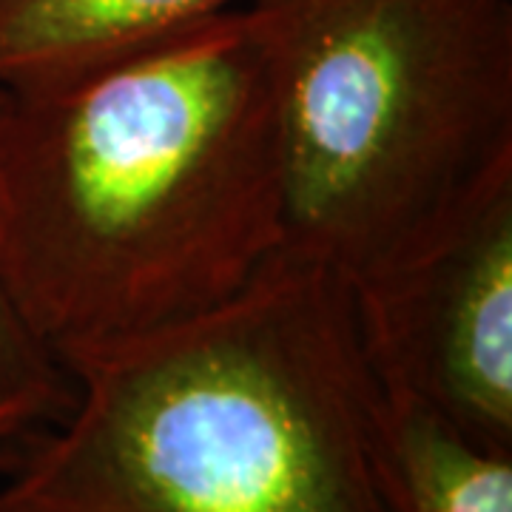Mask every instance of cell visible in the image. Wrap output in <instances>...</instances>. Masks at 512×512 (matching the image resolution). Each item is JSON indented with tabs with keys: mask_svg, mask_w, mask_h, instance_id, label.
<instances>
[{
	"mask_svg": "<svg viewBox=\"0 0 512 512\" xmlns=\"http://www.w3.org/2000/svg\"><path fill=\"white\" fill-rule=\"evenodd\" d=\"M276 94L285 254L353 282L512 163L510 0H245Z\"/></svg>",
	"mask_w": 512,
	"mask_h": 512,
	"instance_id": "3",
	"label": "cell"
},
{
	"mask_svg": "<svg viewBox=\"0 0 512 512\" xmlns=\"http://www.w3.org/2000/svg\"><path fill=\"white\" fill-rule=\"evenodd\" d=\"M0 512H393L345 276L279 254L217 311L69 359Z\"/></svg>",
	"mask_w": 512,
	"mask_h": 512,
	"instance_id": "2",
	"label": "cell"
},
{
	"mask_svg": "<svg viewBox=\"0 0 512 512\" xmlns=\"http://www.w3.org/2000/svg\"><path fill=\"white\" fill-rule=\"evenodd\" d=\"M348 285L379 390L512 450V163Z\"/></svg>",
	"mask_w": 512,
	"mask_h": 512,
	"instance_id": "4",
	"label": "cell"
},
{
	"mask_svg": "<svg viewBox=\"0 0 512 512\" xmlns=\"http://www.w3.org/2000/svg\"><path fill=\"white\" fill-rule=\"evenodd\" d=\"M239 0H0V89L92 69ZM245 3V0H242Z\"/></svg>",
	"mask_w": 512,
	"mask_h": 512,
	"instance_id": "5",
	"label": "cell"
},
{
	"mask_svg": "<svg viewBox=\"0 0 512 512\" xmlns=\"http://www.w3.org/2000/svg\"><path fill=\"white\" fill-rule=\"evenodd\" d=\"M69 396V373L37 342L0 276V458L26 433L55 419Z\"/></svg>",
	"mask_w": 512,
	"mask_h": 512,
	"instance_id": "7",
	"label": "cell"
},
{
	"mask_svg": "<svg viewBox=\"0 0 512 512\" xmlns=\"http://www.w3.org/2000/svg\"><path fill=\"white\" fill-rule=\"evenodd\" d=\"M379 447L393 512H512V450L470 439L424 404L382 390Z\"/></svg>",
	"mask_w": 512,
	"mask_h": 512,
	"instance_id": "6",
	"label": "cell"
},
{
	"mask_svg": "<svg viewBox=\"0 0 512 512\" xmlns=\"http://www.w3.org/2000/svg\"><path fill=\"white\" fill-rule=\"evenodd\" d=\"M279 254L276 94L245 6L0 97V276L60 365L217 311Z\"/></svg>",
	"mask_w": 512,
	"mask_h": 512,
	"instance_id": "1",
	"label": "cell"
}]
</instances>
